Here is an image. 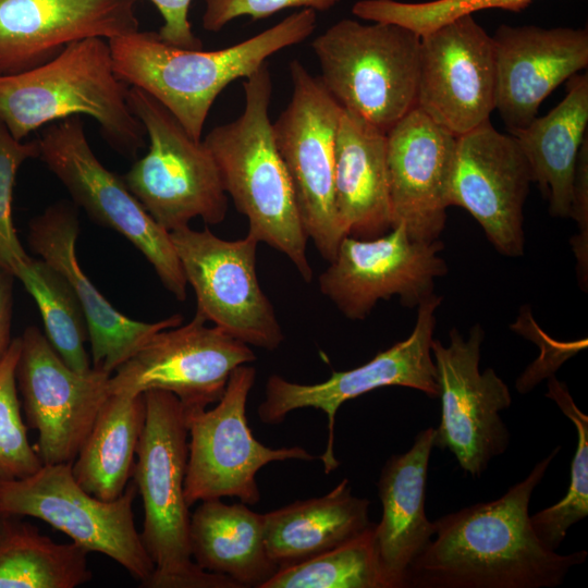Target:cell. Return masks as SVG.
<instances>
[{
  "mask_svg": "<svg viewBox=\"0 0 588 588\" xmlns=\"http://www.w3.org/2000/svg\"><path fill=\"white\" fill-rule=\"evenodd\" d=\"M561 446L501 498L441 516L436 539L411 565L405 588H553L587 559L560 554L537 538L528 512L531 494Z\"/></svg>",
  "mask_w": 588,
  "mask_h": 588,
  "instance_id": "cell-1",
  "label": "cell"
},
{
  "mask_svg": "<svg viewBox=\"0 0 588 588\" xmlns=\"http://www.w3.org/2000/svg\"><path fill=\"white\" fill-rule=\"evenodd\" d=\"M316 26V12L303 9L219 50L179 48L164 42L156 32L139 29L108 42L117 76L158 100L192 138L201 140L220 93L233 81L249 76L275 52L307 39Z\"/></svg>",
  "mask_w": 588,
  "mask_h": 588,
  "instance_id": "cell-2",
  "label": "cell"
},
{
  "mask_svg": "<svg viewBox=\"0 0 588 588\" xmlns=\"http://www.w3.org/2000/svg\"><path fill=\"white\" fill-rule=\"evenodd\" d=\"M243 88V112L215 126L203 142L218 166L225 193L246 217L248 233L285 255L308 283L314 277L306 254L308 236L273 139L267 62L245 78Z\"/></svg>",
  "mask_w": 588,
  "mask_h": 588,
  "instance_id": "cell-3",
  "label": "cell"
},
{
  "mask_svg": "<svg viewBox=\"0 0 588 588\" xmlns=\"http://www.w3.org/2000/svg\"><path fill=\"white\" fill-rule=\"evenodd\" d=\"M128 88L114 72L108 40L86 38L41 65L0 75V122L23 140L47 124L87 115L114 150L133 158L146 133L128 107Z\"/></svg>",
  "mask_w": 588,
  "mask_h": 588,
  "instance_id": "cell-4",
  "label": "cell"
},
{
  "mask_svg": "<svg viewBox=\"0 0 588 588\" xmlns=\"http://www.w3.org/2000/svg\"><path fill=\"white\" fill-rule=\"evenodd\" d=\"M144 397L146 418L132 475L144 507L140 538L155 565L144 587L241 588L192 559L184 494L188 429L182 403L163 390H148Z\"/></svg>",
  "mask_w": 588,
  "mask_h": 588,
  "instance_id": "cell-5",
  "label": "cell"
},
{
  "mask_svg": "<svg viewBox=\"0 0 588 588\" xmlns=\"http://www.w3.org/2000/svg\"><path fill=\"white\" fill-rule=\"evenodd\" d=\"M419 47L420 36L406 27L350 19L311 42L329 94L385 134L416 108Z\"/></svg>",
  "mask_w": 588,
  "mask_h": 588,
  "instance_id": "cell-6",
  "label": "cell"
},
{
  "mask_svg": "<svg viewBox=\"0 0 588 588\" xmlns=\"http://www.w3.org/2000/svg\"><path fill=\"white\" fill-rule=\"evenodd\" d=\"M127 103L145 128L148 151L122 176L131 193L168 232L200 218L221 223L228 212L218 166L203 140L192 138L149 94L130 86Z\"/></svg>",
  "mask_w": 588,
  "mask_h": 588,
  "instance_id": "cell-7",
  "label": "cell"
},
{
  "mask_svg": "<svg viewBox=\"0 0 588 588\" xmlns=\"http://www.w3.org/2000/svg\"><path fill=\"white\" fill-rule=\"evenodd\" d=\"M136 494L132 480L118 499L105 501L81 487L72 463L42 464L24 478L0 480V517L41 519L86 551L112 559L144 587L155 565L135 526Z\"/></svg>",
  "mask_w": 588,
  "mask_h": 588,
  "instance_id": "cell-8",
  "label": "cell"
},
{
  "mask_svg": "<svg viewBox=\"0 0 588 588\" xmlns=\"http://www.w3.org/2000/svg\"><path fill=\"white\" fill-rule=\"evenodd\" d=\"M81 118L71 117L47 125L37 138L39 158L77 206L132 243L152 266L162 285L176 299L185 301L187 282L170 232L151 218L122 176L98 160Z\"/></svg>",
  "mask_w": 588,
  "mask_h": 588,
  "instance_id": "cell-9",
  "label": "cell"
},
{
  "mask_svg": "<svg viewBox=\"0 0 588 588\" xmlns=\"http://www.w3.org/2000/svg\"><path fill=\"white\" fill-rule=\"evenodd\" d=\"M292 95L272 123L304 230L327 261L344 237L334 208V148L342 107L298 60L290 63Z\"/></svg>",
  "mask_w": 588,
  "mask_h": 588,
  "instance_id": "cell-10",
  "label": "cell"
},
{
  "mask_svg": "<svg viewBox=\"0 0 588 588\" xmlns=\"http://www.w3.org/2000/svg\"><path fill=\"white\" fill-rule=\"evenodd\" d=\"M255 379L256 369L241 365L232 371L216 407L184 409L189 437L184 482L188 506L222 497H236L255 505L260 501L256 474L265 465L318 458L301 446L272 449L254 438L246 403Z\"/></svg>",
  "mask_w": 588,
  "mask_h": 588,
  "instance_id": "cell-11",
  "label": "cell"
},
{
  "mask_svg": "<svg viewBox=\"0 0 588 588\" xmlns=\"http://www.w3.org/2000/svg\"><path fill=\"white\" fill-rule=\"evenodd\" d=\"M196 313L247 345L277 350L284 340L274 308L256 272L258 240L250 233L228 241L183 226L170 232Z\"/></svg>",
  "mask_w": 588,
  "mask_h": 588,
  "instance_id": "cell-12",
  "label": "cell"
},
{
  "mask_svg": "<svg viewBox=\"0 0 588 588\" xmlns=\"http://www.w3.org/2000/svg\"><path fill=\"white\" fill-rule=\"evenodd\" d=\"M441 301V296L433 294L419 304L412 333L359 367L333 371L328 380L313 384L291 382L271 375L266 383L265 399L257 409L259 419L275 425L295 409L313 407L322 411L328 419V441L320 460L324 473H332L340 465L333 449L335 415L344 402L390 385L412 388L430 397H439L440 384L431 344L436 310Z\"/></svg>",
  "mask_w": 588,
  "mask_h": 588,
  "instance_id": "cell-13",
  "label": "cell"
},
{
  "mask_svg": "<svg viewBox=\"0 0 588 588\" xmlns=\"http://www.w3.org/2000/svg\"><path fill=\"white\" fill-rule=\"evenodd\" d=\"M449 336L446 346L436 339L431 344L441 400L434 446L450 450L465 473L480 477L491 460L507 450L510 432L500 413L510 407L512 396L492 368L479 370L485 338L479 323L466 339L455 328Z\"/></svg>",
  "mask_w": 588,
  "mask_h": 588,
  "instance_id": "cell-14",
  "label": "cell"
},
{
  "mask_svg": "<svg viewBox=\"0 0 588 588\" xmlns=\"http://www.w3.org/2000/svg\"><path fill=\"white\" fill-rule=\"evenodd\" d=\"M443 243L412 240L403 224L385 234L358 240L344 236L319 275V290L350 320H364L379 299L397 296L415 307L431 297L434 280L448 272Z\"/></svg>",
  "mask_w": 588,
  "mask_h": 588,
  "instance_id": "cell-15",
  "label": "cell"
},
{
  "mask_svg": "<svg viewBox=\"0 0 588 588\" xmlns=\"http://www.w3.org/2000/svg\"><path fill=\"white\" fill-rule=\"evenodd\" d=\"M256 360L249 345L221 328L191 322L154 334L110 376V394H143L163 390L185 411L204 409L223 395L232 371Z\"/></svg>",
  "mask_w": 588,
  "mask_h": 588,
  "instance_id": "cell-16",
  "label": "cell"
},
{
  "mask_svg": "<svg viewBox=\"0 0 588 588\" xmlns=\"http://www.w3.org/2000/svg\"><path fill=\"white\" fill-rule=\"evenodd\" d=\"M111 375L69 367L35 326L21 335L16 365L27 426L37 431L42 464L72 463L110 395Z\"/></svg>",
  "mask_w": 588,
  "mask_h": 588,
  "instance_id": "cell-17",
  "label": "cell"
},
{
  "mask_svg": "<svg viewBox=\"0 0 588 588\" xmlns=\"http://www.w3.org/2000/svg\"><path fill=\"white\" fill-rule=\"evenodd\" d=\"M416 108L456 137L495 108L492 36L473 14L420 36Z\"/></svg>",
  "mask_w": 588,
  "mask_h": 588,
  "instance_id": "cell-18",
  "label": "cell"
},
{
  "mask_svg": "<svg viewBox=\"0 0 588 588\" xmlns=\"http://www.w3.org/2000/svg\"><path fill=\"white\" fill-rule=\"evenodd\" d=\"M531 182L516 139L490 120L456 138L450 206L467 210L504 256L524 255V205Z\"/></svg>",
  "mask_w": 588,
  "mask_h": 588,
  "instance_id": "cell-19",
  "label": "cell"
},
{
  "mask_svg": "<svg viewBox=\"0 0 588 588\" xmlns=\"http://www.w3.org/2000/svg\"><path fill=\"white\" fill-rule=\"evenodd\" d=\"M456 136L415 108L387 133L392 228L434 241L445 228Z\"/></svg>",
  "mask_w": 588,
  "mask_h": 588,
  "instance_id": "cell-20",
  "label": "cell"
},
{
  "mask_svg": "<svg viewBox=\"0 0 588 588\" xmlns=\"http://www.w3.org/2000/svg\"><path fill=\"white\" fill-rule=\"evenodd\" d=\"M137 0H0V75L46 63L86 38L138 30Z\"/></svg>",
  "mask_w": 588,
  "mask_h": 588,
  "instance_id": "cell-21",
  "label": "cell"
},
{
  "mask_svg": "<svg viewBox=\"0 0 588 588\" xmlns=\"http://www.w3.org/2000/svg\"><path fill=\"white\" fill-rule=\"evenodd\" d=\"M78 224L77 211L70 201L54 203L30 221L28 244L70 282L85 314L91 367L112 375L154 334L182 324L183 317L176 314L157 322H144L117 310L79 267L75 248Z\"/></svg>",
  "mask_w": 588,
  "mask_h": 588,
  "instance_id": "cell-22",
  "label": "cell"
},
{
  "mask_svg": "<svg viewBox=\"0 0 588 588\" xmlns=\"http://www.w3.org/2000/svg\"><path fill=\"white\" fill-rule=\"evenodd\" d=\"M492 40L494 110L509 131L528 125L544 98L588 64V32L583 28L503 24Z\"/></svg>",
  "mask_w": 588,
  "mask_h": 588,
  "instance_id": "cell-23",
  "label": "cell"
},
{
  "mask_svg": "<svg viewBox=\"0 0 588 588\" xmlns=\"http://www.w3.org/2000/svg\"><path fill=\"white\" fill-rule=\"evenodd\" d=\"M434 448V428L421 430L412 448L392 455L378 481L381 520L373 526V540L385 588H405L408 569L428 547L436 524L425 512L429 458Z\"/></svg>",
  "mask_w": 588,
  "mask_h": 588,
  "instance_id": "cell-24",
  "label": "cell"
},
{
  "mask_svg": "<svg viewBox=\"0 0 588 588\" xmlns=\"http://www.w3.org/2000/svg\"><path fill=\"white\" fill-rule=\"evenodd\" d=\"M333 193L344 236L371 240L392 229L387 134L343 108L335 137Z\"/></svg>",
  "mask_w": 588,
  "mask_h": 588,
  "instance_id": "cell-25",
  "label": "cell"
},
{
  "mask_svg": "<svg viewBox=\"0 0 588 588\" xmlns=\"http://www.w3.org/2000/svg\"><path fill=\"white\" fill-rule=\"evenodd\" d=\"M368 509L369 501L354 495L344 478L322 497L265 513L267 552L279 568L313 559L369 528Z\"/></svg>",
  "mask_w": 588,
  "mask_h": 588,
  "instance_id": "cell-26",
  "label": "cell"
},
{
  "mask_svg": "<svg viewBox=\"0 0 588 588\" xmlns=\"http://www.w3.org/2000/svg\"><path fill=\"white\" fill-rule=\"evenodd\" d=\"M588 75L568 79L567 94L548 114L510 130L537 182L549 198V212L568 218L579 148L587 136Z\"/></svg>",
  "mask_w": 588,
  "mask_h": 588,
  "instance_id": "cell-27",
  "label": "cell"
},
{
  "mask_svg": "<svg viewBox=\"0 0 588 588\" xmlns=\"http://www.w3.org/2000/svg\"><path fill=\"white\" fill-rule=\"evenodd\" d=\"M200 502L189 522L194 562L206 571L230 577L240 587L261 588L279 569L266 549L264 514L243 502Z\"/></svg>",
  "mask_w": 588,
  "mask_h": 588,
  "instance_id": "cell-28",
  "label": "cell"
},
{
  "mask_svg": "<svg viewBox=\"0 0 588 588\" xmlns=\"http://www.w3.org/2000/svg\"><path fill=\"white\" fill-rule=\"evenodd\" d=\"M143 394H110L75 460L72 473L81 487L105 501L118 499L133 475L144 429Z\"/></svg>",
  "mask_w": 588,
  "mask_h": 588,
  "instance_id": "cell-29",
  "label": "cell"
},
{
  "mask_svg": "<svg viewBox=\"0 0 588 588\" xmlns=\"http://www.w3.org/2000/svg\"><path fill=\"white\" fill-rule=\"evenodd\" d=\"M88 551L58 543L14 517H0V588H75L93 577Z\"/></svg>",
  "mask_w": 588,
  "mask_h": 588,
  "instance_id": "cell-30",
  "label": "cell"
},
{
  "mask_svg": "<svg viewBox=\"0 0 588 588\" xmlns=\"http://www.w3.org/2000/svg\"><path fill=\"white\" fill-rule=\"evenodd\" d=\"M16 279L34 298L42 319L44 334L53 350L75 371H89L93 367L85 347L87 322L68 279L41 258H30Z\"/></svg>",
  "mask_w": 588,
  "mask_h": 588,
  "instance_id": "cell-31",
  "label": "cell"
},
{
  "mask_svg": "<svg viewBox=\"0 0 588 588\" xmlns=\"http://www.w3.org/2000/svg\"><path fill=\"white\" fill-rule=\"evenodd\" d=\"M373 526L332 550L279 568L261 588H385Z\"/></svg>",
  "mask_w": 588,
  "mask_h": 588,
  "instance_id": "cell-32",
  "label": "cell"
},
{
  "mask_svg": "<svg viewBox=\"0 0 588 588\" xmlns=\"http://www.w3.org/2000/svg\"><path fill=\"white\" fill-rule=\"evenodd\" d=\"M547 387L546 396L558 405L577 431V448L565 497L530 515V524L539 541L547 549L556 551L569 527L588 515V416L578 408L564 382L550 376Z\"/></svg>",
  "mask_w": 588,
  "mask_h": 588,
  "instance_id": "cell-33",
  "label": "cell"
},
{
  "mask_svg": "<svg viewBox=\"0 0 588 588\" xmlns=\"http://www.w3.org/2000/svg\"><path fill=\"white\" fill-rule=\"evenodd\" d=\"M532 0H433L407 3L395 0H359L354 3L355 16L371 21L392 23L422 36L460 16L485 9H502L519 12Z\"/></svg>",
  "mask_w": 588,
  "mask_h": 588,
  "instance_id": "cell-34",
  "label": "cell"
},
{
  "mask_svg": "<svg viewBox=\"0 0 588 588\" xmlns=\"http://www.w3.org/2000/svg\"><path fill=\"white\" fill-rule=\"evenodd\" d=\"M21 336L12 343L0 362V480L32 475L42 465L27 437L17 395L16 365Z\"/></svg>",
  "mask_w": 588,
  "mask_h": 588,
  "instance_id": "cell-35",
  "label": "cell"
},
{
  "mask_svg": "<svg viewBox=\"0 0 588 588\" xmlns=\"http://www.w3.org/2000/svg\"><path fill=\"white\" fill-rule=\"evenodd\" d=\"M38 157L37 139H15L0 122V269L14 278L30 259L17 237L13 222L14 184L20 167L26 160Z\"/></svg>",
  "mask_w": 588,
  "mask_h": 588,
  "instance_id": "cell-36",
  "label": "cell"
},
{
  "mask_svg": "<svg viewBox=\"0 0 588 588\" xmlns=\"http://www.w3.org/2000/svg\"><path fill=\"white\" fill-rule=\"evenodd\" d=\"M341 0H205L201 24L205 30L217 33L233 20L248 16L253 21L269 17L284 9L303 8L328 11Z\"/></svg>",
  "mask_w": 588,
  "mask_h": 588,
  "instance_id": "cell-37",
  "label": "cell"
},
{
  "mask_svg": "<svg viewBox=\"0 0 588 588\" xmlns=\"http://www.w3.org/2000/svg\"><path fill=\"white\" fill-rule=\"evenodd\" d=\"M579 234L571 240L577 261V275L583 290L588 285V136L579 148L572 186L571 212Z\"/></svg>",
  "mask_w": 588,
  "mask_h": 588,
  "instance_id": "cell-38",
  "label": "cell"
},
{
  "mask_svg": "<svg viewBox=\"0 0 588 588\" xmlns=\"http://www.w3.org/2000/svg\"><path fill=\"white\" fill-rule=\"evenodd\" d=\"M158 9L163 24L159 37L167 44L184 49H201V40L194 34L188 12L192 0H149Z\"/></svg>",
  "mask_w": 588,
  "mask_h": 588,
  "instance_id": "cell-39",
  "label": "cell"
},
{
  "mask_svg": "<svg viewBox=\"0 0 588 588\" xmlns=\"http://www.w3.org/2000/svg\"><path fill=\"white\" fill-rule=\"evenodd\" d=\"M13 279L12 274L0 269V362L13 340L11 339Z\"/></svg>",
  "mask_w": 588,
  "mask_h": 588,
  "instance_id": "cell-40",
  "label": "cell"
}]
</instances>
